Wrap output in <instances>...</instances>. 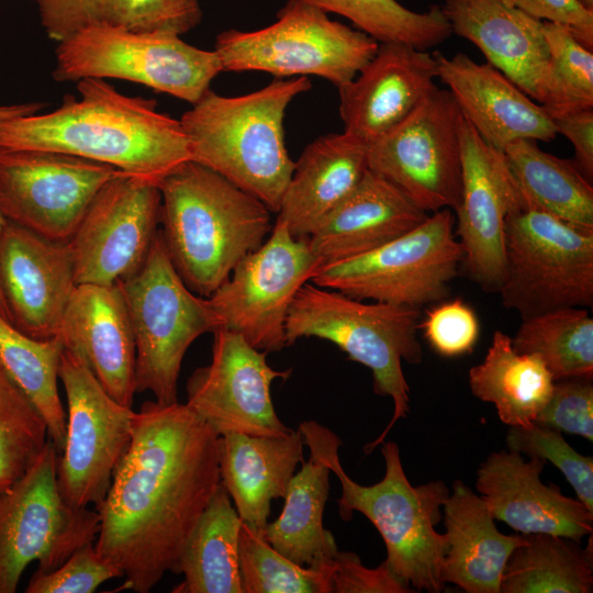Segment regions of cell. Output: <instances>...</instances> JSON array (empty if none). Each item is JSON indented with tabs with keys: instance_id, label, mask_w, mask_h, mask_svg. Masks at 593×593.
<instances>
[{
	"instance_id": "6da1fadb",
	"label": "cell",
	"mask_w": 593,
	"mask_h": 593,
	"mask_svg": "<svg viewBox=\"0 0 593 593\" xmlns=\"http://www.w3.org/2000/svg\"><path fill=\"white\" fill-rule=\"evenodd\" d=\"M219 435L186 403L146 401L97 508L98 553L123 572L120 590L148 593L175 573L221 483Z\"/></svg>"
},
{
	"instance_id": "7a4b0ae2",
	"label": "cell",
	"mask_w": 593,
	"mask_h": 593,
	"mask_svg": "<svg viewBox=\"0 0 593 593\" xmlns=\"http://www.w3.org/2000/svg\"><path fill=\"white\" fill-rule=\"evenodd\" d=\"M77 90L54 111L0 121V147L69 154L156 186L191 160L180 121L155 100L125 96L104 79H81Z\"/></svg>"
},
{
	"instance_id": "3957f363",
	"label": "cell",
	"mask_w": 593,
	"mask_h": 593,
	"mask_svg": "<svg viewBox=\"0 0 593 593\" xmlns=\"http://www.w3.org/2000/svg\"><path fill=\"white\" fill-rule=\"evenodd\" d=\"M160 230L186 286L209 298L270 235L271 211L217 172L188 160L158 186Z\"/></svg>"
},
{
	"instance_id": "277c9868",
	"label": "cell",
	"mask_w": 593,
	"mask_h": 593,
	"mask_svg": "<svg viewBox=\"0 0 593 593\" xmlns=\"http://www.w3.org/2000/svg\"><path fill=\"white\" fill-rule=\"evenodd\" d=\"M311 89L307 77L276 79L262 89L224 97L209 89L180 118L191 160L227 179L277 213L294 169L283 119Z\"/></svg>"
},
{
	"instance_id": "5b68a950",
	"label": "cell",
	"mask_w": 593,
	"mask_h": 593,
	"mask_svg": "<svg viewBox=\"0 0 593 593\" xmlns=\"http://www.w3.org/2000/svg\"><path fill=\"white\" fill-rule=\"evenodd\" d=\"M421 316L417 309L368 303L311 281L299 289L290 304L284 326L287 346L302 337L328 340L350 360L371 370L377 395L392 399L393 416L381 435L365 446L366 454L382 444L398 419L409 413L410 387L402 361H422L417 338Z\"/></svg>"
},
{
	"instance_id": "8992f818",
	"label": "cell",
	"mask_w": 593,
	"mask_h": 593,
	"mask_svg": "<svg viewBox=\"0 0 593 593\" xmlns=\"http://www.w3.org/2000/svg\"><path fill=\"white\" fill-rule=\"evenodd\" d=\"M384 443V441H383ZM340 446L327 456L331 472L340 483L339 516L349 521L355 511L363 514L380 533L391 570L414 591L441 592L444 561L448 550L445 534L436 532L450 492L443 481L413 486L404 472L396 443H384L381 451L385 473L372 485H361L344 471Z\"/></svg>"
},
{
	"instance_id": "52a82bcc",
	"label": "cell",
	"mask_w": 593,
	"mask_h": 593,
	"mask_svg": "<svg viewBox=\"0 0 593 593\" xmlns=\"http://www.w3.org/2000/svg\"><path fill=\"white\" fill-rule=\"evenodd\" d=\"M135 344V391L161 404L178 402V378L190 345L214 332L208 298L192 292L176 271L158 230L143 266L118 282Z\"/></svg>"
},
{
	"instance_id": "ba28073f",
	"label": "cell",
	"mask_w": 593,
	"mask_h": 593,
	"mask_svg": "<svg viewBox=\"0 0 593 593\" xmlns=\"http://www.w3.org/2000/svg\"><path fill=\"white\" fill-rule=\"evenodd\" d=\"M378 46L363 32L331 20L324 11L288 0L266 27L220 33L214 51L223 71L259 70L277 79L317 76L339 88L359 72Z\"/></svg>"
},
{
	"instance_id": "9c48e42d",
	"label": "cell",
	"mask_w": 593,
	"mask_h": 593,
	"mask_svg": "<svg viewBox=\"0 0 593 593\" xmlns=\"http://www.w3.org/2000/svg\"><path fill=\"white\" fill-rule=\"evenodd\" d=\"M502 304L522 318L593 305V228L521 202L505 224Z\"/></svg>"
},
{
	"instance_id": "30bf717a",
	"label": "cell",
	"mask_w": 593,
	"mask_h": 593,
	"mask_svg": "<svg viewBox=\"0 0 593 593\" xmlns=\"http://www.w3.org/2000/svg\"><path fill=\"white\" fill-rule=\"evenodd\" d=\"M221 71L214 49L192 46L181 35L92 26L57 42L53 78L122 79L194 104Z\"/></svg>"
},
{
	"instance_id": "8fae6325",
	"label": "cell",
	"mask_w": 593,
	"mask_h": 593,
	"mask_svg": "<svg viewBox=\"0 0 593 593\" xmlns=\"http://www.w3.org/2000/svg\"><path fill=\"white\" fill-rule=\"evenodd\" d=\"M451 209L363 255L318 267L311 282L358 300L421 310L445 301L463 251Z\"/></svg>"
},
{
	"instance_id": "7c38bea8",
	"label": "cell",
	"mask_w": 593,
	"mask_h": 593,
	"mask_svg": "<svg viewBox=\"0 0 593 593\" xmlns=\"http://www.w3.org/2000/svg\"><path fill=\"white\" fill-rule=\"evenodd\" d=\"M58 455L49 438L26 472L0 491V593L16 592L31 562L37 561L36 570L53 571L98 537V511L74 507L59 492Z\"/></svg>"
},
{
	"instance_id": "4fadbf2b",
	"label": "cell",
	"mask_w": 593,
	"mask_h": 593,
	"mask_svg": "<svg viewBox=\"0 0 593 593\" xmlns=\"http://www.w3.org/2000/svg\"><path fill=\"white\" fill-rule=\"evenodd\" d=\"M318 267L309 239L293 237L276 220L269 238L246 255L208 298L216 329L236 332L266 353L282 350L290 304Z\"/></svg>"
},
{
	"instance_id": "5bb4252c",
	"label": "cell",
	"mask_w": 593,
	"mask_h": 593,
	"mask_svg": "<svg viewBox=\"0 0 593 593\" xmlns=\"http://www.w3.org/2000/svg\"><path fill=\"white\" fill-rule=\"evenodd\" d=\"M58 377L67 398L65 446L56 478L65 502L97 510L132 438L135 412L112 399L87 363L64 348Z\"/></svg>"
},
{
	"instance_id": "9a60e30c",
	"label": "cell",
	"mask_w": 593,
	"mask_h": 593,
	"mask_svg": "<svg viewBox=\"0 0 593 593\" xmlns=\"http://www.w3.org/2000/svg\"><path fill=\"white\" fill-rule=\"evenodd\" d=\"M460 121L451 93L437 88L368 145V169L425 213L455 209L461 194Z\"/></svg>"
},
{
	"instance_id": "2e32d148",
	"label": "cell",
	"mask_w": 593,
	"mask_h": 593,
	"mask_svg": "<svg viewBox=\"0 0 593 593\" xmlns=\"http://www.w3.org/2000/svg\"><path fill=\"white\" fill-rule=\"evenodd\" d=\"M119 170L69 154L0 147V213L55 242H68L99 190Z\"/></svg>"
},
{
	"instance_id": "e0dca14e",
	"label": "cell",
	"mask_w": 593,
	"mask_h": 593,
	"mask_svg": "<svg viewBox=\"0 0 593 593\" xmlns=\"http://www.w3.org/2000/svg\"><path fill=\"white\" fill-rule=\"evenodd\" d=\"M158 186L119 171L68 240L77 284L113 286L145 262L160 224Z\"/></svg>"
},
{
	"instance_id": "ac0fdd59",
	"label": "cell",
	"mask_w": 593,
	"mask_h": 593,
	"mask_svg": "<svg viewBox=\"0 0 593 593\" xmlns=\"http://www.w3.org/2000/svg\"><path fill=\"white\" fill-rule=\"evenodd\" d=\"M267 354L236 332L214 331L211 362L189 377L186 404L219 436L289 434L292 429L278 417L270 388L276 379L287 380L292 369L275 370Z\"/></svg>"
},
{
	"instance_id": "d6986e66",
	"label": "cell",
	"mask_w": 593,
	"mask_h": 593,
	"mask_svg": "<svg viewBox=\"0 0 593 593\" xmlns=\"http://www.w3.org/2000/svg\"><path fill=\"white\" fill-rule=\"evenodd\" d=\"M461 194L456 236L463 257L460 267L483 291L499 292L505 277V224L519 195L503 152L486 144L461 115Z\"/></svg>"
},
{
	"instance_id": "ffe728a7",
	"label": "cell",
	"mask_w": 593,
	"mask_h": 593,
	"mask_svg": "<svg viewBox=\"0 0 593 593\" xmlns=\"http://www.w3.org/2000/svg\"><path fill=\"white\" fill-rule=\"evenodd\" d=\"M77 286L68 242L42 237L10 221L0 228V292L9 322L35 338L58 336Z\"/></svg>"
},
{
	"instance_id": "44dd1931",
	"label": "cell",
	"mask_w": 593,
	"mask_h": 593,
	"mask_svg": "<svg viewBox=\"0 0 593 593\" xmlns=\"http://www.w3.org/2000/svg\"><path fill=\"white\" fill-rule=\"evenodd\" d=\"M438 79L433 53L401 43H379L359 72L338 88L344 132L366 144L405 120Z\"/></svg>"
},
{
	"instance_id": "7402d4cb",
	"label": "cell",
	"mask_w": 593,
	"mask_h": 593,
	"mask_svg": "<svg viewBox=\"0 0 593 593\" xmlns=\"http://www.w3.org/2000/svg\"><path fill=\"white\" fill-rule=\"evenodd\" d=\"M545 460L501 450L491 454L477 471L475 488L494 519L521 534H551L581 541L592 535L593 512L563 495L553 483L540 481Z\"/></svg>"
},
{
	"instance_id": "603a6c76",
	"label": "cell",
	"mask_w": 593,
	"mask_h": 593,
	"mask_svg": "<svg viewBox=\"0 0 593 593\" xmlns=\"http://www.w3.org/2000/svg\"><path fill=\"white\" fill-rule=\"evenodd\" d=\"M438 79L447 86L462 118L490 146L504 149L521 139L548 142L557 136L551 116L490 64L463 53H433Z\"/></svg>"
},
{
	"instance_id": "cb8c5ba5",
	"label": "cell",
	"mask_w": 593,
	"mask_h": 593,
	"mask_svg": "<svg viewBox=\"0 0 593 593\" xmlns=\"http://www.w3.org/2000/svg\"><path fill=\"white\" fill-rule=\"evenodd\" d=\"M58 337L87 363L105 392L132 407L135 344L119 283L77 284L64 313Z\"/></svg>"
},
{
	"instance_id": "d4e9b609",
	"label": "cell",
	"mask_w": 593,
	"mask_h": 593,
	"mask_svg": "<svg viewBox=\"0 0 593 593\" xmlns=\"http://www.w3.org/2000/svg\"><path fill=\"white\" fill-rule=\"evenodd\" d=\"M454 34L478 47L486 63L542 103L549 67L544 22L507 0H445Z\"/></svg>"
},
{
	"instance_id": "484cf974",
	"label": "cell",
	"mask_w": 593,
	"mask_h": 593,
	"mask_svg": "<svg viewBox=\"0 0 593 593\" xmlns=\"http://www.w3.org/2000/svg\"><path fill=\"white\" fill-rule=\"evenodd\" d=\"M310 458L290 480L281 514L264 529L265 539L296 564L309 567L331 562L338 551L333 534L323 525L329 492L327 456L340 438L316 421L300 423Z\"/></svg>"
},
{
	"instance_id": "4316f807",
	"label": "cell",
	"mask_w": 593,
	"mask_h": 593,
	"mask_svg": "<svg viewBox=\"0 0 593 593\" xmlns=\"http://www.w3.org/2000/svg\"><path fill=\"white\" fill-rule=\"evenodd\" d=\"M427 213L369 169L307 238L320 267L369 253L421 224Z\"/></svg>"
},
{
	"instance_id": "83f0119b",
	"label": "cell",
	"mask_w": 593,
	"mask_h": 593,
	"mask_svg": "<svg viewBox=\"0 0 593 593\" xmlns=\"http://www.w3.org/2000/svg\"><path fill=\"white\" fill-rule=\"evenodd\" d=\"M368 170V144L345 132L317 137L302 152L276 220L309 238Z\"/></svg>"
},
{
	"instance_id": "f1b7e54d",
	"label": "cell",
	"mask_w": 593,
	"mask_h": 593,
	"mask_svg": "<svg viewBox=\"0 0 593 593\" xmlns=\"http://www.w3.org/2000/svg\"><path fill=\"white\" fill-rule=\"evenodd\" d=\"M299 428L280 437L227 433L217 438L221 483L242 522L256 529L269 523L271 502L284 499L291 478L304 461Z\"/></svg>"
},
{
	"instance_id": "f546056e",
	"label": "cell",
	"mask_w": 593,
	"mask_h": 593,
	"mask_svg": "<svg viewBox=\"0 0 593 593\" xmlns=\"http://www.w3.org/2000/svg\"><path fill=\"white\" fill-rule=\"evenodd\" d=\"M448 541L443 580L467 593H500L505 563L524 535H504L485 502L456 480L443 506Z\"/></svg>"
},
{
	"instance_id": "4dcf8cb0",
	"label": "cell",
	"mask_w": 593,
	"mask_h": 593,
	"mask_svg": "<svg viewBox=\"0 0 593 593\" xmlns=\"http://www.w3.org/2000/svg\"><path fill=\"white\" fill-rule=\"evenodd\" d=\"M41 25L56 42L92 26L182 35L202 19L200 0H35Z\"/></svg>"
},
{
	"instance_id": "1f68e13d",
	"label": "cell",
	"mask_w": 593,
	"mask_h": 593,
	"mask_svg": "<svg viewBox=\"0 0 593 593\" xmlns=\"http://www.w3.org/2000/svg\"><path fill=\"white\" fill-rule=\"evenodd\" d=\"M555 380L537 354L516 351L512 338L495 331L483 361L469 371L472 394L494 404L508 426L534 423L549 401Z\"/></svg>"
},
{
	"instance_id": "d6a6232c",
	"label": "cell",
	"mask_w": 593,
	"mask_h": 593,
	"mask_svg": "<svg viewBox=\"0 0 593 593\" xmlns=\"http://www.w3.org/2000/svg\"><path fill=\"white\" fill-rule=\"evenodd\" d=\"M521 202L569 223L593 228V187L573 160L521 139L504 152Z\"/></svg>"
},
{
	"instance_id": "836d02e7",
	"label": "cell",
	"mask_w": 593,
	"mask_h": 593,
	"mask_svg": "<svg viewBox=\"0 0 593 593\" xmlns=\"http://www.w3.org/2000/svg\"><path fill=\"white\" fill-rule=\"evenodd\" d=\"M242 523L220 483L184 546L175 570L183 581L171 592L243 593L238 564Z\"/></svg>"
},
{
	"instance_id": "e575fe53",
	"label": "cell",
	"mask_w": 593,
	"mask_h": 593,
	"mask_svg": "<svg viewBox=\"0 0 593 593\" xmlns=\"http://www.w3.org/2000/svg\"><path fill=\"white\" fill-rule=\"evenodd\" d=\"M510 555L501 578L502 593H591L592 539L582 549L571 538L536 533Z\"/></svg>"
},
{
	"instance_id": "d590c367",
	"label": "cell",
	"mask_w": 593,
	"mask_h": 593,
	"mask_svg": "<svg viewBox=\"0 0 593 593\" xmlns=\"http://www.w3.org/2000/svg\"><path fill=\"white\" fill-rule=\"evenodd\" d=\"M64 348L58 336L32 338L0 314V361L44 417L48 437L59 455L67 429V417L57 388Z\"/></svg>"
},
{
	"instance_id": "8d00e7d4",
	"label": "cell",
	"mask_w": 593,
	"mask_h": 593,
	"mask_svg": "<svg viewBox=\"0 0 593 593\" xmlns=\"http://www.w3.org/2000/svg\"><path fill=\"white\" fill-rule=\"evenodd\" d=\"M512 345L541 357L553 380L593 377V320L585 307H562L523 318Z\"/></svg>"
},
{
	"instance_id": "74e56055",
	"label": "cell",
	"mask_w": 593,
	"mask_h": 593,
	"mask_svg": "<svg viewBox=\"0 0 593 593\" xmlns=\"http://www.w3.org/2000/svg\"><path fill=\"white\" fill-rule=\"evenodd\" d=\"M325 13H336L353 22L378 43H401L428 51L452 34L441 5L413 11L398 0H300Z\"/></svg>"
},
{
	"instance_id": "f35d334b",
	"label": "cell",
	"mask_w": 593,
	"mask_h": 593,
	"mask_svg": "<svg viewBox=\"0 0 593 593\" xmlns=\"http://www.w3.org/2000/svg\"><path fill=\"white\" fill-rule=\"evenodd\" d=\"M333 560L296 564L265 539L264 529L242 523L238 564L243 593H332Z\"/></svg>"
},
{
	"instance_id": "ab89813d",
	"label": "cell",
	"mask_w": 593,
	"mask_h": 593,
	"mask_svg": "<svg viewBox=\"0 0 593 593\" xmlns=\"http://www.w3.org/2000/svg\"><path fill=\"white\" fill-rule=\"evenodd\" d=\"M48 439L44 417L0 361V491L26 472Z\"/></svg>"
},
{
	"instance_id": "60d3db41",
	"label": "cell",
	"mask_w": 593,
	"mask_h": 593,
	"mask_svg": "<svg viewBox=\"0 0 593 593\" xmlns=\"http://www.w3.org/2000/svg\"><path fill=\"white\" fill-rule=\"evenodd\" d=\"M549 67L541 105L553 118L593 109V53L567 27L544 22Z\"/></svg>"
},
{
	"instance_id": "b9f144b4",
	"label": "cell",
	"mask_w": 593,
	"mask_h": 593,
	"mask_svg": "<svg viewBox=\"0 0 593 593\" xmlns=\"http://www.w3.org/2000/svg\"><path fill=\"white\" fill-rule=\"evenodd\" d=\"M506 444L511 451L551 462L564 475L589 511L593 512V458L574 450L560 432L532 423L510 426Z\"/></svg>"
},
{
	"instance_id": "7bdbcfd3",
	"label": "cell",
	"mask_w": 593,
	"mask_h": 593,
	"mask_svg": "<svg viewBox=\"0 0 593 593\" xmlns=\"http://www.w3.org/2000/svg\"><path fill=\"white\" fill-rule=\"evenodd\" d=\"M123 578V572L101 557L94 542L74 551L49 572L36 570L25 586L26 593H92L102 583Z\"/></svg>"
},
{
	"instance_id": "ee69618b",
	"label": "cell",
	"mask_w": 593,
	"mask_h": 593,
	"mask_svg": "<svg viewBox=\"0 0 593 593\" xmlns=\"http://www.w3.org/2000/svg\"><path fill=\"white\" fill-rule=\"evenodd\" d=\"M419 328L429 346L444 357L471 353L480 333L474 311L460 299L433 304Z\"/></svg>"
},
{
	"instance_id": "f6af8a7d",
	"label": "cell",
	"mask_w": 593,
	"mask_h": 593,
	"mask_svg": "<svg viewBox=\"0 0 593 593\" xmlns=\"http://www.w3.org/2000/svg\"><path fill=\"white\" fill-rule=\"evenodd\" d=\"M534 423L593 440L592 377L555 381L551 396Z\"/></svg>"
},
{
	"instance_id": "bcb514c9",
	"label": "cell",
	"mask_w": 593,
	"mask_h": 593,
	"mask_svg": "<svg viewBox=\"0 0 593 593\" xmlns=\"http://www.w3.org/2000/svg\"><path fill=\"white\" fill-rule=\"evenodd\" d=\"M414 589L385 562L370 569L351 551H337L333 560L332 593H411Z\"/></svg>"
},
{
	"instance_id": "7dc6e473",
	"label": "cell",
	"mask_w": 593,
	"mask_h": 593,
	"mask_svg": "<svg viewBox=\"0 0 593 593\" xmlns=\"http://www.w3.org/2000/svg\"><path fill=\"white\" fill-rule=\"evenodd\" d=\"M529 16L567 27L584 46L593 48V10L579 0H507Z\"/></svg>"
},
{
	"instance_id": "c3c4849f",
	"label": "cell",
	"mask_w": 593,
	"mask_h": 593,
	"mask_svg": "<svg viewBox=\"0 0 593 593\" xmlns=\"http://www.w3.org/2000/svg\"><path fill=\"white\" fill-rule=\"evenodd\" d=\"M557 135L562 134L574 148L573 163L583 176L593 179V109H583L551 118Z\"/></svg>"
},
{
	"instance_id": "681fc988",
	"label": "cell",
	"mask_w": 593,
	"mask_h": 593,
	"mask_svg": "<svg viewBox=\"0 0 593 593\" xmlns=\"http://www.w3.org/2000/svg\"><path fill=\"white\" fill-rule=\"evenodd\" d=\"M44 107L45 104L40 102L0 105V121L35 114Z\"/></svg>"
},
{
	"instance_id": "f907efd6",
	"label": "cell",
	"mask_w": 593,
	"mask_h": 593,
	"mask_svg": "<svg viewBox=\"0 0 593 593\" xmlns=\"http://www.w3.org/2000/svg\"><path fill=\"white\" fill-rule=\"evenodd\" d=\"M4 221H5V220L3 219V216H2L1 213H0V228L2 227ZM0 314H1L5 320H8V313H7V309H5V305H4V302H3V299H2L1 292H0ZM8 321H9V320H8Z\"/></svg>"
},
{
	"instance_id": "816d5d0a",
	"label": "cell",
	"mask_w": 593,
	"mask_h": 593,
	"mask_svg": "<svg viewBox=\"0 0 593 593\" xmlns=\"http://www.w3.org/2000/svg\"><path fill=\"white\" fill-rule=\"evenodd\" d=\"M583 7L593 10V0H579Z\"/></svg>"
}]
</instances>
